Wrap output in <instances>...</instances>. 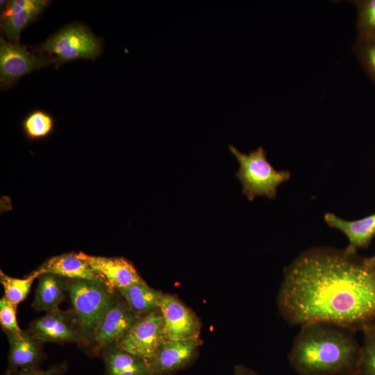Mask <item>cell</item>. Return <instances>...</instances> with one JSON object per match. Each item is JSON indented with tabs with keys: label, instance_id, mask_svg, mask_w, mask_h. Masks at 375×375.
I'll list each match as a JSON object with an SVG mask.
<instances>
[{
	"label": "cell",
	"instance_id": "obj_1",
	"mask_svg": "<svg viewBox=\"0 0 375 375\" xmlns=\"http://www.w3.org/2000/svg\"><path fill=\"white\" fill-rule=\"evenodd\" d=\"M276 303L291 326H375V261L345 248L307 249L284 268Z\"/></svg>",
	"mask_w": 375,
	"mask_h": 375
},
{
	"label": "cell",
	"instance_id": "obj_2",
	"mask_svg": "<svg viewBox=\"0 0 375 375\" xmlns=\"http://www.w3.org/2000/svg\"><path fill=\"white\" fill-rule=\"evenodd\" d=\"M299 327L288 355L298 375H358L362 347L357 332L327 322Z\"/></svg>",
	"mask_w": 375,
	"mask_h": 375
},
{
	"label": "cell",
	"instance_id": "obj_3",
	"mask_svg": "<svg viewBox=\"0 0 375 375\" xmlns=\"http://www.w3.org/2000/svg\"><path fill=\"white\" fill-rule=\"evenodd\" d=\"M68 293L86 347H90L91 349L101 320L121 295L101 281L80 279L69 281Z\"/></svg>",
	"mask_w": 375,
	"mask_h": 375
},
{
	"label": "cell",
	"instance_id": "obj_4",
	"mask_svg": "<svg viewBox=\"0 0 375 375\" xmlns=\"http://www.w3.org/2000/svg\"><path fill=\"white\" fill-rule=\"evenodd\" d=\"M228 149L239 163L235 175L242 185V193L250 201L257 197L275 199L279 185L291 178L289 171L277 170L272 166L262 147L249 153L241 152L232 144Z\"/></svg>",
	"mask_w": 375,
	"mask_h": 375
},
{
	"label": "cell",
	"instance_id": "obj_5",
	"mask_svg": "<svg viewBox=\"0 0 375 375\" xmlns=\"http://www.w3.org/2000/svg\"><path fill=\"white\" fill-rule=\"evenodd\" d=\"M37 48L58 68L73 60L97 58L102 53L103 44L87 26L74 23L54 33Z\"/></svg>",
	"mask_w": 375,
	"mask_h": 375
},
{
	"label": "cell",
	"instance_id": "obj_6",
	"mask_svg": "<svg viewBox=\"0 0 375 375\" xmlns=\"http://www.w3.org/2000/svg\"><path fill=\"white\" fill-rule=\"evenodd\" d=\"M51 65L37 47L29 49L25 45L0 38V85L8 89L23 76Z\"/></svg>",
	"mask_w": 375,
	"mask_h": 375
},
{
	"label": "cell",
	"instance_id": "obj_7",
	"mask_svg": "<svg viewBox=\"0 0 375 375\" xmlns=\"http://www.w3.org/2000/svg\"><path fill=\"white\" fill-rule=\"evenodd\" d=\"M166 340L164 321L158 309L138 317L118 344L149 362Z\"/></svg>",
	"mask_w": 375,
	"mask_h": 375
},
{
	"label": "cell",
	"instance_id": "obj_8",
	"mask_svg": "<svg viewBox=\"0 0 375 375\" xmlns=\"http://www.w3.org/2000/svg\"><path fill=\"white\" fill-rule=\"evenodd\" d=\"M28 331L42 342H76L87 345L73 310L58 309L47 312L43 317L31 322Z\"/></svg>",
	"mask_w": 375,
	"mask_h": 375
},
{
	"label": "cell",
	"instance_id": "obj_9",
	"mask_svg": "<svg viewBox=\"0 0 375 375\" xmlns=\"http://www.w3.org/2000/svg\"><path fill=\"white\" fill-rule=\"evenodd\" d=\"M48 0H10L1 9L0 27L6 40L20 43L22 31L36 21L49 7Z\"/></svg>",
	"mask_w": 375,
	"mask_h": 375
},
{
	"label": "cell",
	"instance_id": "obj_10",
	"mask_svg": "<svg viewBox=\"0 0 375 375\" xmlns=\"http://www.w3.org/2000/svg\"><path fill=\"white\" fill-rule=\"evenodd\" d=\"M159 310L167 340L199 338L201 328L199 318L175 295L164 294Z\"/></svg>",
	"mask_w": 375,
	"mask_h": 375
},
{
	"label": "cell",
	"instance_id": "obj_11",
	"mask_svg": "<svg viewBox=\"0 0 375 375\" xmlns=\"http://www.w3.org/2000/svg\"><path fill=\"white\" fill-rule=\"evenodd\" d=\"M138 317L123 297L120 298L101 320L90 349L92 354L98 355L107 347L119 343Z\"/></svg>",
	"mask_w": 375,
	"mask_h": 375
},
{
	"label": "cell",
	"instance_id": "obj_12",
	"mask_svg": "<svg viewBox=\"0 0 375 375\" xmlns=\"http://www.w3.org/2000/svg\"><path fill=\"white\" fill-rule=\"evenodd\" d=\"M199 338L166 340L149 362L152 375H169L188 366L196 358Z\"/></svg>",
	"mask_w": 375,
	"mask_h": 375
},
{
	"label": "cell",
	"instance_id": "obj_13",
	"mask_svg": "<svg viewBox=\"0 0 375 375\" xmlns=\"http://www.w3.org/2000/svg\"><path fill=\"white\" fill-rule=\"evenodd\" d=\"M83 254L100 281L112 290L144 281L133 265L124 258Z\"/></svg>",
	"mask_w": 375,
	"mask_h": 375
},
{
	"label": "cell",
	"instance_id": "obj_14",
	"mask_svg": "<svg viewBox=\"0 0 375 375\" xmlns=\"http://www.w3.org/2000/svg\"><path fill=\"white\" fill-rule=\"evenodd\" d=\"M9 343L8 367L10 373L30 367H39L46 358L42 342L35 338L28 331L5 333Z\"/></svg>",
	"mask_w": 375,
	"mask_h": 375
},
{
	"label": "cell",
	"instance_id": "obj_15",
	"mask_svg": "<svg viewBox=\"0 0 375 375\" xmlns=\"http://www.w3.org/2000/svg\"><path fill=\"white\" fill-rule=\"evenodd\" d=\"M324 219L328 226L346 235L349 243L345 249L349 251L367 249L375 237V213L356 220H347L333 212H327Z\"/></svg>",
	"mask_w": 375,
	"mask_h": 375
},
{
	"label": "cell",
	"instance_id": "obj_16",
	"mask_svg": "<svg viewBox=\"0 0 375 375\" xmlns=\"http://www.w3.org/2000/svg\"><path fill=\"white\" fill-rule=\"evenodd\" d=\"M34 272L38 276L50 274L65 278L100 281L82 252L52 257Z\"/></svg>",
	"mask_w": 375,
	"mask_h": 375
},
{
	"label": "cell",
	"instance_id": "obj_17",
	"mask_svg": "<svg viewBox=\"0 0 375 375\" xmlns=\"http://www.w3.org/2000/svg\"><path fill=\"white\" fill-rule=\"evenodd\" d=\"M105 375H152L149 363L122 349L110 345L102 351Z\"/></svg>",
	"mask_w": 375,
	"mask_h": 375
},
{
	"label": "cell",
	"instance_id": "obj_18",
	"mask_svg": "<svg viewBox=\"0 0 375 375\" xmlns=\"http://www.w3.org/2000/svg\"><path fill=\"white\" fill-rule=\"evenodd\" d=\"M69 281L53 274H43L38 276V284L32 306L38 311L50 312L59 309L66 299Z\"/></svg>",
	"mask_w": 375,
	"mask_h": 375
},
{
	"label": "cell",
	"instance_id": "obj_19",
	"mask_svg": "<svg viewBox=\"0 0 375 375\" xmlns=\"http://www.w3.org/2000/svg\"><path fill=\"white\" fill-rule=\"evenodd\" d=\"M117 291L138 317L158 310L164 296L160 291L149 287L144 281Z\"/></svg>",
	"mask_w": 375,
	"mask_h": 375
},
{
	"label": "cell",
	"instance_id": "obj_20",
	"mask_svg": "<svg viewBox=\"0 0 375 375\" xmlns=\"http://www.w3.org/2000/svg\"><path fill=\"white\" fill-rule=\"evenodd\" d=\"M26 136L30 140H39L47 137L54 127V119L43 110H34L29 112L22 122Z\"/></svg>",
	"mask_w": 375,
	"mask_h": 375
},
{
	"label": "cell",
	"instance_id": "obj_21",
	"mask_svg": "<svg viewBox=\"0 0 375 375\" xmlns=\"http://www.w3.org/2000/svg\"><path fill=\"white\" fill-rule=\"evenodd\" d=\"M38 278L35 272L24 278L9 276L0 272V283L4 290V297L15 306L23 301L29 293L34 280Z\"/></svg>",
	"mask_w": 375,
	"mask_h": 375
},
{
	"label": "cell",
	"instance_id": "obj_22",
	"mask_svg": "<svg viewBox=\"0 0 375 375\" xmlns=\"http://www.w3.org/2000/svg\"><path fill=\"white\" fill-rule=\"evenodd\" d=\"M358 36L375 40V0H356Z\"/></svg>",
	"mask_w": 375,
	"mask_h": 375
},
{
	"label": "cell",
	"instance_id": "obj_23",
	"mask_svg": "<svg viewBox=\"0 0 375 375\" xmlns=\"http://www.w3.org/2000/svg\"><path fill=\"white\" fill-rule=\"evenodd\" d=\"M353 51L364 71L375 84V40L358 36Z\"/></svg>",
	"mask_w": 375,
	"mask_h": 375
},
{
	"label": "cell",
	"instance_id": "obj_24",
	"mask_svg": "<svg viewBox=\"0 0 375 375\" xmlns=\"http://www.w3.org/2000/svg\"><path fill=\"white\" fill-rule=\"evenodd\" d=\"M362 356L358 375H375V326L363 329Z\"/></svg>",
	"mask_w": 375,
	"mask_h": 375
},
{
	"label": "cell",
	"instance_id": "obj_25",
	"mask_svg": "<svg viewBox=\"0 0 375 375\" xmlns=\"http://www.w3.org/2000/svg\"><path fill=\"white\" fill-rule=\"evenodd\" d=\"M16 307L4 297L1 298L0 324L5 333H15L22 330L16 318Z\"/></svg>",
	"mask_w": 375,
	"mask_h": 375
},
{
	"label": "cell",
	"instance_id": "obj_26",
	"mask_svg": "<svg viewBox=\"0 0 375 375\" xmlns=\"http://www.w3.org/2000/svg\"><path fill=\"white\" fill-rule=\"evenodd\" d=\"M67 368V362L64 361L53 365L46 370H42L40 367H30L10 373L5 372L3 375H62Z\"/></svg>",
	"mask_w": 375,
	"mask_h": 375
},
{
	"label": "cell",
	"instance_id": "obj_27",
	"mask_svg": "<svg viewBox=\"0 0 375 375\" xmlns=\"http://www.w3.org/2000/svg\"><path fill=\"white\" fill-rule=\"evenodd\" d=\"M234 374L235 375H260L253 369L242 365H237L235 366Z\"/></svg>",
	"mask_w": 375,
	"mask_h": 375
},
{
	"label": "cell",
	"instance_id": "obj_28",
	"mask_svg": "<svg viewBox=\"0 0 375 375\" xmlns=\"http://www.w3.org/2000/svg\"><path fill=\"white\" fill-rule=\"evenodd\" d=\"M369 258L372 260L375 261V252L374 255H372V256H369Z\"/></svg>",
	"mask_w": 375,
	"mask_h": 375
}]
</instances>
